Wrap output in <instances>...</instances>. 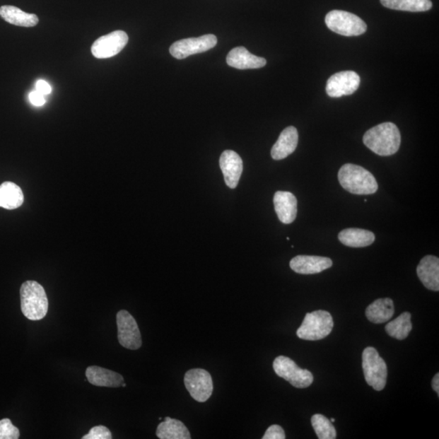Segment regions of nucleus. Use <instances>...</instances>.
I'll list each match as a JSON object with an SVG mask.
<instances>
[{
    "label": "nucleus",
    "mask_w": 439,
    "mask_h": 439,
    "mask_svg": "<svg viewBox=\"0 0 439 439\" xmlns=\"http://www.w3.org/2000/svg\"><path fill=\"white\" fill-rule=\"evenodd\" d=\"M334 421H335V419H334V418H332V422H334Z\"/></svg>",
    "instance_id": "f704fd0d"
},
{
    "label": "nucleus",
    "mask_w": 439,
    "mask_h": 439,
    "mask_svg": "<svg viewBox=\"0 0 439 439\" xmlns=\"http://www.w3.org/2000/svg\"><path fill=\"white\" fill-rule=\"evenodd\" d=\"M394 313V302L392 299H378L366 308L365 315L368 321L374 324H382L389 321Z\"/></svg>",
    "instance_id": "412c9836"
},
{
    "label": "nucleus",
    "mask_w": 439,
    "mask_h": 439,
    "mask_svg": "<svg viewBox=\"0 0 439 439\" xmlns=\"http://www.w3.org/2000/svg\"><path fill=\"white\" fill-rule=\"evenodd\" d=\"M112 433L106 426H98L92 428L88 435L83 437V439H111Z\"/></svg>",
    "instance_id": "c85d7f7f"
},
{
    "label": "nucleus",
    "mask_w": 439,
    "mask_h": 439,
    "mask_svg": "<svg viewBox=\"0 0 439 439\" xmlns=\"http://www.w3.org/2000/svg\"><path fill=\"white\" fill-rule=\"evenodd\" d=\"M129 37L126 32L116 30L98 39L91 47V52L98 59L110 58L120 53L127 45Z\"/></svg>",
    "instance_id": "9b49d317"
},
{
    "label": "nucleus",
    "mask_w": 439,
    "mask_h": 439,
    "mask_svg": "<svg viewBox=\"0 0 439 439\" xmlns=\"http://www.w3.org/2000/svg\"><path fill=\"white\" fill-rule=\"evenodd\" d=\"M23 203V192L16 184L5 182L0 185V207L13 210L21 207Z\"/></svg>",
    "instance_id": "b1692460"
},
{
    "label": "nucleus",
    "mask_w": 439,
    "mask_h": 439,
    "mask_svg": "<svg viewBox=\"0 0 439 439\" xmlns=\"http://www.w3.org/2000/svg\"><path fill=\"white\" fill-rule=\"evenodd\" d=\"M29 99L32 105L35 106H42L45 104V95L40 93L37 90L31 92L29 95Z\"/></svg>",
    "instance_id": "7c9ffc66"
},
{
    "label": "nucleus",
    "mask_w": 439,
    "mask_h": 439,
    "mask_svg": "<svg viewBox=\"0 0 439 439\" xmlns=\"http://www.w3.org/2000/svg\"><path fill=\"white\" fill-rule=\"evenodd\" d=\"M122 387H127V384L123 382L122 385Z\"/></svg>",
    "instance_id": "72a5a7b5"
},
{
    "label": "nucleus",
    "mask_w": 439,
    "mask_h": 439,
    "mask_svg": "<svg viewBox=\"0 0 439 439\" xmlns=\"http://www.w3.org/2000/svg\"><path fill=\"white\" fill-rule=\"evenodd\" d=\"M118 341L129 350H138L142 346V337L139 325L129 312L122 310L117 314Z\"/></svg>",
    "instance_id": "1a4fd4ad"
},
{
    "label": "nucleus",
    "mask_w": 439,
    "mask_h": 439,
    "mask_svg": "<svg viewBox=\"0 0 439 439\" xmlns=\"http://www.w3.org/2000/svg\"><path fill=\"white\" fill-rule=\"evenodd\" d=\"M332 265V259L317 256H297L290 262L291 269L300 274H320Z\"/></svg>",
    "instance_id": "4468645a"
},
{
    "label": "nucleus",
    "mask_w": 439,
    "mask_h": 439,
    "mask_svg": "<svg viewBox=\"0 0 439 439\" xmlns=\"http://www.w3.org/2000/svg\"><path fill=\"white\" fill-rule=\"evenodd\" d=\"M416 274L421 283L427 289L439 291V259L433 256H426L422 258Z\"/></svg>",
    "instance_id": "f3484780"
},
{
    "label": "nucleus",
    "mask_w": 439,
    "mask_h": 439,
    "mask_svg": "<svg viewBox=\"0 0 439 439\" xmlns=\"http://www.w3.org/2000/svg\"><path fill=\"white\" fill-rule=\"evenodd\" d=\"M338 178L341 187L351 194H372L378 189L375 177L359 165L346 164L341 166Z\"/></svg>",
    "instance_id": "f03ea898"
},
{
    "label": "nucleus",
    "mask_w": 439,
    "mask_h": 439,
    "mask_svg": "<svg viewBox=\"0 0 439 439\" xmlns=\"http://www.w3.org/2000/svg\"><path fill=\"white\" fill-rule=\"evenodd\" d=\"M263 439H285L286 433L283 427L279 425L271 426L265 432Z\"/></svg>",
    "instance_id": "c756f323"
},
{
    "label": "nucleus",
    "mask_w": 439,
    "mask_h": 439,
    "mask_svg": "<svg viewBox=\"0 0 439 439\" xmlns=\"http://www.w3.org/2000/svg\"><path fill=\"white\" fill-rule=\"evenodd\" d=\"M0 16L8 23L23 27H34L39 23L35 14L23 12V10L10 5L0 8Z\"/></svg>",
    "instance_id": "5701e85b"
},
{
    "label": "nucleus",
    "mask_w": 439,
    "mask_h": 439,
    "mask_svg": "<svg viewBox=\"0 0 439 439\" xmlns=\"http://www.w3.org/2000/svg\"><path fill=\"white\" fill-rule=\"evenodd\" d=\"M220 167L228 187L236 188L243 170V163L240 155L234 151H225L220 157Z\"/></svg>",
    "instance_id": "ddd939ff"
},
{
    "label": "nucleus",
    "mask_w": 439,
    "mask_h": 439,
    "mask_svg": "<svg viewBox=\"0 0 439 439\" xmlns=\"http://www.w3.org/2000/svg\"><path fill=\"white\" fill-rule=\"evenodd\" d=\"M274 209L279 219L283 224H291L297 216L298 201L294 194L287 192H276L274 197Z\"/></svg>",
    "instance_id": "dca6fc26"
},
{
    "label": "nucleus",
    "mask_w": 439,
    "mask_h": 439,
    "mask_svg": "<svg viewBox=\"0 0 439 439\" xmlns=\"http://www.w3.org/2000/svg\"><path fill=\"white\" fill-rule=\"evenodd\" d=\"M19 437V430L13 425L10 419L0 421V439H18Z\"/></svg>",
    "instance_id": "cd10ccee"
},
{
    "label": "nucleus",
    "mask_w": 439,
    "mask_h": 439,
    "mask_svg": "<svg viewBox=\"0 0 439 439\" xmlns=\"http://www.w3.org/2000/svg\"><path fill=\"white\" fill-rule=\"evenodd\" d=\"M273 367L276 375L285 379L296 388H307L313 382L312 373L307 370H303L288 357L284 356L276 357Z\"/></svg>",
    "instance_id": "0eeeda50"
},
{
    "label": "nucleus",
    "mask_w": 439,
    "mask_h": 439,
    "mask_svg": "<svg viewBox=\"0 0 439 439\" xmlns=\"http://www.w3.org/2000/svg\"><path fill=\"white\" fill-rule=\"evenodd\" d=\"M362 367L368 386L377 392H380L386 387L387 366L375 349L368 346L363 351Z\"/></svg>",
    "instance_id": "39448f33"
},
{
    "label": "nucleus",
    "mask_w": 439,
    "mask_h": 439,
    "mask_svg": "<svg viewBox=\"0 0 439 439\" xmlns=\"http://www.w3.org/2000/svg\"><path fill=\"white\" fill-rule=\"evenodd\" d=\"M156 436L160 439H189L187 426L181 421L166 416L164 421L160 423L156 430Z\"/></svg>",
    "instance_id": "4be33fe9"
},
{
    "label": "nucleus",
    "mask_w": 439,
    "mask_h": 439,
    "mask_svg": "<svg viewBox=\"0 0 439 439\" xmlns=\"http://www.w3.org/2000/svg\"><path fill=\"white\" fill-rule=\"evenodd\" d=\"M360 83V76L356 72H339L332 75L327 81V92L332 98L350 95L359 88Z\"/></svg>",
    "instance_id": "f8f14e48"
},
{
    "label": "nucleus",
    "mask_w": 439,
    "mask_h": 439,
    "mask_svg": "<svg viewBox=\"0 0 439 439\" xmlns=\"http://www.w3.org/2000/svg\"><path fill=\"white\" fill-rule=\"evenodd\" d=\"M36 90L43 95H49L52 92V86L43 80L37 81Z\"/></svg>",
    "instance_id": "2f4dec72"
},
{
    "label": "nucleus",
    "mask_w": 439,
    "mask_h": 439,
    "mask_svg": "<svg viewBox=\"0 0 439 439\" xmlns=\"http://www.w3.org/2000/svg\"><path fill=\"white\" fill-rule=\"evenodd\" d=\"M218 39L213 35H206L199 37H189L172 43L170 52L171 55L178 59H185L194 54L202 53L213 48Z\"/></svg>",
    "instance_id": "9d476101"
},
{
    "label": "nucleus",
    "mask_w": 439,
    "mask_h": 439,
    "mask_svg": "<svg viewBox=\"0 0 439 439\" xmlns=\"http://www.w3.org/2000/svg\"><path fill=\"white\" fill-rule=\"evenodd\" d=\"M333 328L334 321L330 313L318 310L307 314L301 327L297 330V336L303 340H321L327 338Z\"/></svg>",
    "instance_id": "20e7f679"
},
{
    "label": "nucleus",
    "mask_w": 439,
    "mask_h": 439,
    "mask_svg": "<svg viewBox=\"0 0 439 439\" xmlns=\"http://www.w3.org/2000/svg\"><path fill=\"white\" fill-rule=\"evenodd\" d=\"M432 387L438 394H439V373L433 377L432 380Z\"/></svg>",
    "instance_id": "473e14b6"
},
{
    "label": "nucleus",
    "mask_w": 439,
    "mask_h": 439,
    "mask_svg": "<svg viewBox=\"0 0 439 439\" xmlns=\"http://www.w3.org/2000/svg\"><path fill=\"white\" fill-rule=\"evenodd\" d=\"M324 21L330 30L346 37L359 36L367 30L364 21L346 11L333 10L325 16Z\"/></svg>",
    "instance_id": "423d86ee"
},
{
    "label": "nucleus",
    "mask_w": 439,
    "mask_h": 439,
    "mask_svg": "<svg viewBox=\"0 0 439 439\" xmlns=\"http://www.w3.org/2000/svg\"><path fill=\"white\" fill-rule=\"evenodd\" d=\"M384 7L406 12H426L431 9V0H380Z\"/></svg>",
    "instance_id": "393cba45"
},
{
    "label": "nucleus",
    "mask_w": 439,
    "mask_h": 439,
    "mask_svg": "<svg viewBox=\"0 0 439 439\" xmlns=\"http://www.w3.org/2000/svg\"><path fill=\"white\" fill-rule=\"evenodd\" d=\"M312 426L317 433L319 439H334L337 437V432L327 417L321 414H315L312 416Z\"/></svg>",
    "instance_id": "bb28decb"
},
{
    "label": "nucleus",
    "mask_w": 439,
    "mask_h": 439,
    "mask_svg": "<svg viewBox=\"0 0 439 439\" xmlns=\"http://www.w3.org/2000/svg\"><path fill=\"white\" fill-rule=\"evenodd\" d=\"M298 142H299V134L298 130L294 127L286 128L281 133L280 136L271 150V156L275 160H281L286 158L295 151Z\"/></svg>",
    "instance_id": "a211bd4d"
},
{
    "label": "nucleus",
    "mask_w": 439,
    "mask_h": 439,
    "mask_svg": "<svg viewBox=\"0 0 439 439\" xmlns=\"http://www.w3.org/2000/svg\"><path fill=\"white\" fill-rule=\"evenodd\" d=\"M411 317L410 312H405L401 314L397 319H394V321L388 323L385 329H386L387 333L390 337L398 340H404L408 338L411 329H413Z\"/></svg>",
    "instance_id": "a878e982"
},
{
    "label": "nucleus",
    "mask_w": 439,
    "mask_h": 439,
    "mask_svg": "<svg viewBox=\"0 0 439 439\" xmlns=\"http://www.w3.org/2000/svg\"><path fill=\"white\" fill-rule=\"evenodd\" d=\"M88 382L95 387L117 388L122 387L124 377L116 372L99 366H90L86 371Z\"/></svg>",
    "instance_id": "6ab92c4d"
},
{
    "label": "nucleus",
    "mask_w": 439,
    "mask_h": 439,
    "mask_svg": "<svg viewBox=\"0 0 439 439\" xmlns=\"http://www.w3.org/2000/svg\"><path fill=\"white\" fill-rule=\"evenodd\" d=\"M226 62L230 66L238 69H259L267 65V59L249 52L243 47H238L228 54Z\"/></svg>",
    "instance_id": "2eb2a0df"
},
{
    "label": "nucleus",
    "mask_w": 439,
    "mask_h": 439,
    "mask_svg": "<svg viewBox=\"0 0 439 439\" xmlns=\"http://www.w3.org/2000/svg\"><path fill=\"white\" fill-rule=\"evenodd\" d=\"M363 142L373 153L389 156L397 153L401 144V135L397 124L385 122L368 129Z\"/></svg>",
    "instance_id": "f257e3e1"
},
{
    "label": "nucleus",
    "mask_w": 439,
    "mask_h": 439,
    "mask_svg": "<svg viewBox=\"0 0 439 439\" xmlns=\"http://www.w3.org/2000/svg\"><path fill=\"white\" fill-rule=\"evenodd\" d=\"M21 312L30 321H40L48 311V300L45 288L35 281H27L21 287Z\"/></svg>",
    "instance_id": "7ed1b4c3"
},
{
    "label": "nucleus",
    "mask_w": 439,
    "mask_h": 439,
    "mask_svg": "<svg viewBox=\"0 0 439 439\" xmlns=\"http://www.w3.org/2000/svg\"><path fill=\"white\" fill-rule=\"evenodd\" d=\"M184 383L192 397L199 403L209 400L213 392L211 374L202 368H194L187 371L184 377Z\"/></svg>",
    "instance_id": "6e6552de"
},
{
    "label": "nucleus",
    "mask_w": 439,
    "mask_h": 439,
    "mask_svg": "<svg viewBox=\"0 0 439 439\" xmlns=\"http://www.w3.org/2000/svg\"><path fill=\"white\" fill-rule=\"evenodd\" d=\"M339 240L346 247H365L375 241V235L370 230L349 228L339 233Z\"/></svg>",
    "instance_id": "aec40b11"
}]
</instances>
